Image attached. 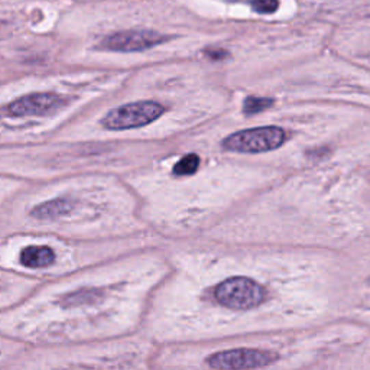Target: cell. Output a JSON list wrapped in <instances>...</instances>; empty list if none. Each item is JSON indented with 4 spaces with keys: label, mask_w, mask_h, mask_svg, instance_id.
Segmentation results:
<instances>
[{
    "label": "cell",
    "mask_w": 370,
    "mask_h": 370,
    "mask_svg": "<svg viewBox=\"0 0 370 370\" xmlns=\"http://www.w3.org/2000/svg\"><path fill=\"white\" fill-rule=\"evenodd\" d=\"M265 295L266 292L262 285L245 276L226 279L214 291L215 300L232 310H250L258 307L263 302Z\"/></svg>",
    "instance_id": "6da1fadb"
},
{
    "label": "cell",
    "mask_w": 370,
    "mask_h": 370,
    "mask_svg": "<svg viewBox=\"0 0 370 370\" xmlns=\"http://www.w3.org/2000/svg\"><path fill=\"white\" fill-rule=\"evenodd\" d=\"M285 140L287 133L284 129L276 126H262L230 135L224 139L223 146L233 152L261 154L282 146Z\"/></svg>",
    "instance_id": "7a4b0ae2"
},
{
    "label": "cell",
    "mask_w": 370,
    "mask_h": 370,
    "mask_svg": "<svg viewBox=\"0 0 370 370\" xmlns=\"http://www.w3.org/2000/svg\"><path fill=\"white\" fill-rule=\"evenodd\" d=\"M165 109L155 101H136L107 113L103 124L111 131H127L155 122Z\"/></svg>",
    "instance_id": "3957f363"
},
{
    "label": "cell",
    "mask_w": 370,
    "mask_h": 370,
    "mask_svg": "<svg viewBox=\"0 0 370 370\" xmlns=\"http://www.w3.org/2000/svg\"><path fill=\"white\" fill-rule=\"evenodd\" d=\"M278 360L272 352L256 349H236L215 353L209 357V366L213 369H258L269 366Z\"/></svg>",
    "instance_id": "277c9868"
},
{
    "label": "cell",
    "mask_w": 370,
    "mask_h": 370,
    "mask_svg": "<svg viewBox=\"0 0 370 370\" xmlns=\"http://www.w3.org/2000/svg\"><path fill=\"white\" fill-rule=\"evenodd\" d=\"M167 41V36L155 31H124L107 36L101 47L119 53L145 51Z\"/></svg>",
    "instance_id": "5b68a950"
},
{
    "label": "cell",
    "mask_w": 370,
    "mask_h": 370,
    "mask_svg": "<svg viewBox=\"0 0 370 370\" xmlns=\"http://www.w3.org/2000/svg\"><path fill=\"white\" fill-rule=\"evenodd\" d=\"M61 103V98L55 94L49 93H36L23 96L19 100L14 101L8 111L14 116H31V114H44L53 110Z\"/></svg>",
    "instance_id": "8992f818"
},
{
    "label": "cell",
    "mask_w": 370,
    "mask_h": 370,
    "mask_svg": "<svg viewBox=\"0 0 370 370\" xmlns=\"http://www.w3.org/2000/svg\"><path fill=\"white\" fill-rule=\"evenodd\" d=\"M54 261V252L47 246H29L21 253V263L28 267H47Z\"/></svg>",
    "instance_id": "52a82bcc"
},
{
    "label": "cell",
    "mask_w": 370,
    "mask_h": 370,
    "mask_svg": "<svg viewBox=\"0 0 370 370\" xmlns=\"http://www.w3.org/2000/svg\"><path fill=\"white\" fill-rule=\"evenodd\" d=\"M71 209V204L66 200H55L42 204V206H38L34 210V215L42 217V219H55L62 214L68 213Z\"/></svg>",
    "instance_id": "ba28073f"
},
{
    "label": "cell",
    "mask_w": 370,
    "mask_h": 370,
    "mask_svg": "<svg viewBox=\"0 0 370 370\" xmlns=\"http://www.w3.org/2000/svg\"><path fill=\"white\" fill-rule=\"evenodd\" d=\"M200 167V158L196 154H188L180 162H176L174 167V174L175 175H191L194 174Z\"/></svg>",
    "instance_id": "9c48e42d"
},
{
    "label": "cell",
    "mask_w": 370,
    "mask_h": 370,
    "mask_svg": "<svg viewBox=\"0 0 370 370\" xmlns=\"http://www.w3.org/2000/svg\"><path fill=\"white\" fill-rule=\"evenodd\" d=\"M236 2H243L252 6L258 14H274L279 8V0H236Z\"/></svg>",
    "instance_id": "30bf717a"
},
{
    "label": "cell",
    "mask_w": 370,
    "mask_h": 370,
    "mask_svg": "<svg viewBox=\"0 0 370 370\" xmlns=\"http://www.w3.org/2000/svg\"><path fill=\"white\" fill-rule=\"evenodd\" d=\"M272 106V100L269 98H259V97H249L246 98L245 101V106H243V111L246 114H254V113H259L267 107Z\"/></svg>",
    "instance_id": "8fae6325"
},
{
    "label": "cell",
    "mask_w": 370,
    "mask_h": 370,
    "mask_svg": "<svg viewBox=\"0 0 370 370\" xmlns=\"http://www.w3.org/2000/svg\"><path fill=\"white\" fill-rule=\"evenodd\" d=\"M209 55L215 58V60H219L222 57H226V53H224V51H213V53H209Z\"/></svg>",
    "instance_id": "7c38bea8"
}]
</instances>
